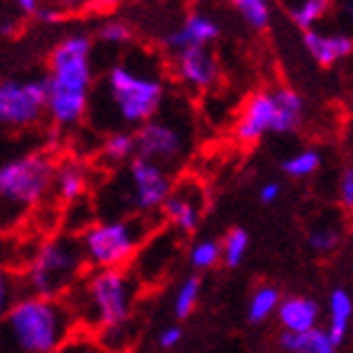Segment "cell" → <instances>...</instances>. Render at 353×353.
<instances>
[{"label": "cell", "mask_w": 353, "mask_h": 353, "mask_svg": "<svg viewBox=\"0 0 353 353\" xmlns=\"http://www.w3.org/2000/svg\"><path fill=\"white\" fill-rule=\"evenodd\" d=\"M94 40L70 32L50 50L48 59V119L57 129H77L87 119L94 97Z\"/></svg>", "instance_id": "obj_1"}, {"label": "cell", "mask_w": 353, "mask_h": 353, "mask_svg": "<svg viewBox=\"0 0 353 353\" xmlns=\"http://www.w3.org/2000/svg\"><path fill=\"white\" fill-rule=\"evenodd\" d=\"M79 334L65 299L23 294L0 321V353H59Z\"/></svg>", "instance_id": "obj_2"}, {"label": "cell", "mask_w": 353, "mask_h": 353, "mask_svg": "<svg viewBox=\"0 0 353 353\" xmlns=\"http://www.w3.org/2000/svg\"><path fill=\"white\" fill-rule=\"evenodd\" d=\"M141 287L134 272L129 270H87L74 284L67 304L74 314L79 331L104 334L131 324L141 296Z\"/></svg>", "instance_id": "obj_3"}, {"label": "cell", "mask_w": 353, "mask_h": 353, "mask_svg": "<svg viewBox=\"0 0 353 353\" xmlns=\"http://www.w3.org/2000/svg\"><path fill=\"white\" fill-rule=\"evenodd\" d=\"M99 99L106 104V114L114 121L112 131H131L161 114L165 101V82L161 74L141 70L134 62H117L101 79Z\"/></svg>", "instance_id": "obj_4"}, {"label": "cell", "mask_w": 353, "mask_h": 353, "mask_svg": "<svg viewBox=\"0 0 353 353\" xmlns=\"http://www.w3.org/2000/svg\"><path fill=\"white\" fill-rule=\"evenodd\" d=\"M87 270L79 235L65 230L37 242V248L28 254L20 270V282L25 294L67 299Z\"/></svg>", "instance_id": "obj_5"}, {"label": "cell", "mask_w": 353, "mask_h": 353, "mask_svg": "<svg viewBox=\"0 0 353 353\" xmlns=\"http://www.w3.org/2000/svg\"><path fill=\"white\" fill-rule=\"evenodd\" d=\"M153 215H121L92 223L82 235L84 259L89 270H129L139 250L156 232Z\"/></svg>", "instance_id": "obj_6"}, {"label": "cell", "mask_w": 353, "mask_h": 353, "mask_svg": "<svg viewBox=\"0 0 353 353\" xmlns=\"http://www.w3.org/2000/svg\"><path fill=\"white\" fill-rule=\"evenodd\" d=\"M54 159L50 151H30L0 163V225H12L52 195Z\"/></svg>", "instance_id": "obj_7"}, {"label": "cell", "mask_w": 353, "mask_h": 353, "mask_svg": "<svg viewBox=\"0 0 353 353\" xmlns=\"http://www.w3.org/2000/svg\"><path fill=\"white\" fill-rule=\"evenodd\" d=\"M173 176L165 165L136 156L124 171L117 173L114 185L121 188L119 212L124 215H153L161 212L173 190Z\"/></svg>", "instance_id": "obj_8"}, {"label": "cell", "mask_w": 353, "mask_h": 353, "mask_svg": "<svg viewBox=\"0 0 353 353\" xmlns=\"http://www.w3.org/2000/svg\"><path fill=\"white\" fill-rule=\"evenodd\" d=\"M48 117L45 77L3 79L0 82V129L25 131Z\"/></svg>", "instance_id": "obj_9"}, {"label": "cell", "mask_w": 353, "mask_h": 353, "mask_svg": "<svg viewBox=\"0 0 353 353\" xmlns=\"http://www.w3.org/2000/svg\"><path fill=\"white\" fill-rule=\"evenodd\" d=\"M136 136V156L165 165L171 171L173 165L181 163L190 143L188 126L173 117H153L146 124L134 131Z\"/></svg>", "instance_id": "obj_10"}, {"label": "cell", "mask_w": 353, "mask_h": 353, "mask_svg": "<svg viewBox=\"0 0 353 353\" xmlns=\"http://www.w3.org/2000/svg\"><path fill=\"white\" fill-rule=\"evenodd\" d=\"M208 208V193L201 181L185 176L173 183L168 201L161 208L165 225L178 235H193L203 225V215Z\"/></svg>", "instance_id": "obj_11"}, {"label": "cell", "mask_w": 353, "mask_h": 353, "mask_svg": "<svg viewBox=\"0 0 353 353\" xmlns=\"http://www.w3.org/2000/svg\"><path fill=\"white\" fill-rule=\"evenodd\" d=\"M277 126V99L274 89H259L245 99L237 121L232 126V136L242 146H254L265 139L267 134H274Z\"/></svg>", "instance_id": "obj_12"}, {"label": "cell", "mask_w": 353, "mask_h": 353, "mask_svg": "<svg viewBox=\"0 0 353 353\" xmlns=\"http://www.w3.org/2000/svg\"><path fill=\"white\" fill-rule=\"evenodd\" d=\"M173 77L188 92H212L220 84V62L210 48H193L173 54Z\"/></svg>", "instance_id": "obj_13"}, {"label": "cell", "mask_w": 353, "mask_h": 353, "mask_svg": "<svg viewBox=\"0 0 353 353\" xmlns=\"http://www.w3.org/2000/svg\"><path fill=\"white\" fill-rule=\"evenodd\" d=\"M220 35H223V28L210 12L193 10L181 20V25H176L161 37V48L173 57V54L183 52V50L210 48L212 42H218Z\"/></svg>", "instance_id": "obj_14"}, {"label": "cell", "mask_w": 353, "mask_h": 353, "mask_svg": "<svg viewBox=\"0 0 353 353\" xmlns=\"http://www.w3.org/2000/svg\"><path fill=\"white\" fill-rule=\"evenodd\" d=\"M178 254V245L173 232L168 230H161V232H153L146 240L139 254H136L131 272H134L141 284H153L156 279H161L168 272L171 262Z\"/></svg>", "instance_id": "obj_15"}, {"label": "cell", "mask_w": 353, "mask_h": 353, "mask_svg": "<svg viewBox=\"0 0 353 353\" xmlns=\"http://www.w3.org/2000/svg\"><path fill=\"white\" fill-rule=\"evenodd\" d=\"M301 45L319 67H334L353 54V35L343 30H306L301 32Z\"/></svg>", "instance_id": "obj_16"}, {"label": "cell", "mask_w": 353, "mask_h": 353, "mask_svg": "<svg viewBox=\"0 0 353 353\" xmlns=\"http://www.w3.org/2000/svg\"><path fill=\"white\" fill-rule=\"evenodd\" d=\"M89 188H92V168L82 159H77V156L57 159L52 183L54 201L62 205H74L87 198Z\"/></svg>", "instance_id": "obj_17"}, {"label": "cell", "mask_w": 353, "mask_h": 353, "mask_svg": "<svg viewBox=\"0 0 353 353\" xmlns=\"http://www.w3.org/2000/svg\"><path fill=\"white\" fill-rule=\"evenodd\" d=\"M321 316H324L321 304L304 294L284 296L277 309V321L282 326V331H292V334H306V331L319 329Z\"/></svg>", "instance_id": "obj_18"}, {"label": "cell", "mask_w": 353, "mask_h": 353, "mask_svg": "<svg viewBox=\"0 0 353 353\" xmlns=\"http://www.w3.org/2000/svg\"><path fill=\"white\" fill-rule=\"evenodd\" d=\"M326 334L331 336V341L341 348L348 339V331L353 324V294L346 287H334L326 299Z\"/></svg>", "instance_id": "obj_19"}, {"label": "cell", "mask_w": 353, "mask_h": 353, "mask_svg": "<svg viewBox=\"0 0 353 353\" xmlns=\"http://www.w3.org/2000/svg\"><path fill=\"white\" fill-rule=\"evenodd\" d=\"M274 99H277V126H274V134L282 136L299 131L306 119L304 97L289 87H274Z\"/></svg>", "instance_id": "obj_20"}, {"label": "cell", "mask_w": 353, "mask_h": 353, "mask_svg": "<svg viewBox=\"0 0 353 353\" xmlns=\"http://www.w3.org/2000/svg\"><path fill=\"white\" fill-rule=\"evenodd\" d=\"M136 159V136L129 129H117L101 139L99 161L106 168H124Z\"/></svg>", "instance_id": "obj_21"}, {"label": "cell", "mask_w": 353, "mask_h": 353, "mask_svg": "<svg viewBox=\"0 0 353 353\" xmlns=\"http://www.w3.org/2000/svg\"><path fill=\"white\" fill-rule=\"evenodd\" d=\"M277 346L284 353H339V346L331 341V336L326 334L324 326L306 331V334L282 331L277 339Z\"/></svg>", "instance_id": "obj_22"}, {"label": "cell", "mask_w": 353, "mask_h": 353, "mask_svg": "<svg viewBox=\"0 0 353 353\" xmlns=\"http://www.w3.org/2000/svg\"><path fill=\"white\" fill-rule=\"evenodd\" d=\"M287 6V18L292 25L306 32L324 23L334 10V0H284Z\"/></svg>", "instance_id": "obj_23"}, {"label": "cell", "mask_w": 353, "mask_h": 353, "mask_svg": "<svg viewBox=\"0 0 353 353\" xmlns=\"http://www.w3.org/2000/svg\"><path fill=\"white\" fill-rule=\"evenodd\" d=\"M282 299V292L274 284H259V287H254L248 299V321L250 324H265L272 316H277Z\"/></svg>", "instance_id": "obj_24"}, {"label": "cell", "mask_w": 353, "mask_h": 353, "mask_svg": "<svg viewBox=\"0 0 353 353\" xmlns=\"http://www.w3.org/2000/svg\"><path fill=\"white\" fill-rule=\"evenodd\" d=\"M203 296V279L198 274H188L185 279H181V284L176 287L173 294V314L178 321H185L188 316H193L198 304Z\"/></svg>", "instance_id": "obj_25"}, {"label": "cell", "mask_w": 353, "mask_h": 353, "mask_svg": "<svg viewBox=\"0 0 353 353\" xmlns=\"http://www.w3.org/2000/svg\"><path fill=\"white\" fill-rule=\"evenodd\" d=\"M343 240V230L336 220H321L314 223L306 232V245L316 254H331Z\"/></svg>", "instance_id": "obj_26"}, {"label": "cell", "mask_w": 353, "mask_h": 353, "mask_svg": "<svg viewBox=\"0 0 353 353\" xmlns=\"http://www.w3.org/2000/svg\"><path fill=\"white\" fill-rule=\"evenodd\" d=\"M188 265L195 272H210L218 265H223V248L220 240L212 237H201L188 248Z\"/></svg>", "instance_id": "obj_27"}, {"label": "cell", "mask_w": 353, "mask_h": 353, "mask_svg": "<svg viewBox=\"0 0 353 353\" xmlns=\"http://www.w3.org/2000/svg\"><path fill=\"white\" fill-rule=\"evenodd\" d=\"M321 151L319 148H301V151H294L292 156L282 161V171L284 176L296 178V181H304V178L314 176L321 168Z\"/></svg>", "instance_id": "obj_28"}, {"label": "cell", "mask_w": 353, "mask_h": 353, "mask_svg": "<svg viewBox=\"0 0 353 353\" xmlns=\"http://www.w3.org/2000/svg\"><path fill=\"white\" fill-rule=\"evenodd\" d=\"M220 248H223V265L228 270H235L245 262L250 250V235L245 228H230L225 232V237L220 240Z\"/></svg>", "instance_id": "obj_29"}, {"label": "cell", "mask_w": 353, "mask_h": 353, "mask_svg": "<svg viewBox=\"0 0 353 353\" xmlns=\"http://www.w3.org/2000/svg\"><path fill=\"white\" fill-rule=\"evenodd\" d=\"M230 6L240 12L242 23L250 30H267L272 23V6L270 0H230Z\"/></svg>", "instance_id": "obj_30"}, {"label": "cell", "mask_w": 353, "mask_h": 353, "mask_svg": "<svg viewBox=\"0 0 353 353\" xmlns=\"http://www.w3.org/2000/svg\"><path fill=\"white\" fill-rule=\"evenodd\" d=\"M134 40V30L121 18H106L97 28V42L109 45V48H124Z\"/></svg>", "instance_id": "obj_31"}, {"label": "cell", "mask_w": 353, "mask_h": 353, "mask_svg": "<svg viewBox=\"0 0 353 353\" xmlns=\"http://www.w3.org/2000/svg\"><path fill=\"white\" fill-rule=\"evenodd\" d=\"M23 282H20V272H15L12 267L0 265V321L6 319V314L10 312V306L23 296Z\"/></svg>", "instance_id": "obj_32"}, {"label": "cell", "mask_w": 353, "mask_h": 353, "mask_svg": "<svg viewBox=\"0 0 353 353\" xmlns=\"http://www.w3.org/2000/svg\"><path fill=\"white\" fill-rule=\"evenodd\" d=\"M42 6L54 10L62 20H70L82 12H92L94 0H42Z\"/></svg>", "instance_id": "obj_33"}, {"label": "cell", "mask_w": 353, "mask_h": 353, "mask_svg": "<svg viewBox=\"0 0 353 353\" xmlns=\"http://www.w3.org/2000/svg\"><path fill=\"white\" fill-rule=\"evenodd\" d=\"M336 198H339V205L343 210L353 212V165L343 168L341 176H339V188H336Z\"/></svg>", "instance_id": "obj_34"}, {"label": "cell", "mask_w": 353, "mask_h": 353, "mask_svg": "<svg viewBox=\"0 0 353 353\" xmlns=\"http://www.w3.org/2000/svg\"><path fill=\"white\" fill-rule=\"evenodd\" d=\"M181 341H183L181 324H168L165 329H161V334H159V348L161 351H171V348H176Z\"/></svg>", "instance_id": "obj_35"}, {"label": "cell", "mask_w": 353, "mask_h": 353, "mask_svg": "<svg viewBox=\"0 0 353 353\" xmlns=\"http://www.w3.org/2000/svg\"><path fill=\"white\" fill-rule=\"evenodd\" d=\"M279 195H282V183H279V181H267V183H262V185H259L257 198H259V203H262V205H274V203L279 201Z\"/></svg>", "instance_id": "obj_36"}, {"label": "cell", "mask_w": 353, "mask_h": 353, "mask_svg": "<svg viewBox=\"0 0 353 353\" xmlns=\"http://www.w3.org/2000/svg\"><path fill=\"white\" fill-rule=\"evenodd\" d=\"M334 8L343 23L353 25V0H334Z\"/></svg>", "instance_id": "obj_37"}, {"label": "cell", "mask_w": 353, "mask_h": 353, "mask_svg": "<svg viewBox=\"0 0 353 353\" xmlns=\"http://www.w3.org/2000/svg\"><path fill=\"white\" fill-rule=\"evenodd\" d=\"M126 0H94V8L92 12H101V15H109V12L119 10V8L124 6Z\"/></svg>", "instance_id": "obj_38"}, {"label": "cell", "mask_w": 353, "mask_h": 353, "mask_svg": "<svg viewBox=\"0 0 353 353\" xmlns=\"http://www.w3.org/2000/svg\"><path fill=\"white\" fill-rule=\"evenodd\" d=\"M15 6H18V10L23 12V15H32L35 18L37 10L42 8V0H12Z\"/></svg>", "instance_id": "obj_39"}, {"label": "cell", "mask_w": 353, "mask_h": 353, "mask_svg": "<svg viewBox=\"0 0 353 353\" xmlns=\"http://www.w3.org/2000/svg\"><path fill=\"white\" fill-rule=\"evenodd\" d=\"M15 32H18V23H15V20L0 23V37H12Z\"/></svg>", "instance_id": "obj_40"}]
</instances>
